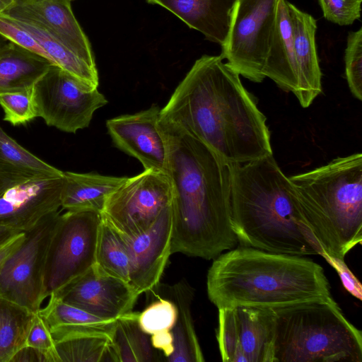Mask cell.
<instances>
[{
    "instance_id": "6da1fadb",
    "label": "cell",
    "mask_w": 362,
    "mask_h": 362,
    "mask_svg": "<svg viewBox=\"0 0 362 362\" xmlns=\"http://www.w3.org/2000/svg\"><path fill=\"white\" fill-rule=\"evenodd\" d=\"M160 119L202 141L226 162L273 155L267 118L221 55H203L177 86Z\"/></svg>"
},
{
    "instance_id": "7a4b0ae2",
    "label": "cell",
    "mask_w": 362,
    "mask_h": 362,
    "mask_svg": "<svg viewBox=\"0 0 362 362\" xmlns=\"http://www.w3.org/2000/svg\"><path fill=\"white\" fill-rule=\"evenodd\" d=\"M172 187L171 253L206 259L234 248L230 163L179 127L160 119Z\"/></svg>"
},
{
    "instance_id": "3957f363",
    "label": "cell",
    "mask_w": 362,
    "mask_h": 362,
    "mask_svg": "<svg viewBox=\"0 0 362 362\" xmlns=\"http://www.w3.org/2000/svg\"><path fill=\"white\" fill-rule=\"evenodd\" d=\"M324 269L305 256L239 246L219 255L206 277L209 300L218 308L276 310L331 297Z\"/></svg>"
},
{
    "instance_id": "277c9868",
    "label": "cell",
    "mask_w": 362,
    "mask_h": 362,
    "mask_svg": "<svg viewBox=\"0 0 362 362\" xmlns=\"http://www.w3.org/2000/svg\"><path fill=\"white\" fill-rule=\"evenodd\" d=\"M231 226L240 246L298 255L322 250L298 210L288 177L273 155L230 163Z\"/></svg>"
},
{
    "instance_id": "5b68a950",
    "label": "cell",
    "mask_w": 362,
    "mask_h": 362,
    "mask_svg": "<svg viewBox=\"0 0 362 362\" xmlns=\"http://www.w3.org/2000/svg\"><path fill=\"white\" fill-rule=\"evenodd\" d=\"M288 179L321 256L344 259L362 241V154L337 157Z\"/></svg>"
},
{
    "instance_id": "8992f818",
    "label": "cell",
    "mask_w": 362,
    "mask_h": 362,
    "mask_svg": "<svg viewBox=\"0 0 362 362\" xmlns=\"http://www.w3.org/2000/svg\"><path fill=\"white\" fill-rule=\"evenodd\" d=\"M274 311V362H362L361 332L332 296Z\"/></svg>"
},
{
    "instance_id": "52a82bcc",
    "label": "cell",
    "mask_w": 362,
    "mask_h": 362,
    "mask_svg": "<svg viewBox=\"0 0 362 362\" xmlns=\"http://www.w3.org/2000/svg\"><path fill=\"white\" fill-rule=\"evenodd\" d=\"M279 0H238L221 54L247 79L260 83L273 34Z\"/></svg>"
},
{
    "instance_id": "ba28073f",
    "label": "cell",
    "mask_w": 362,
    "mask_h": 362,
    "mask_svg": "<svg viewBox=\"0 0 362 362\" xmlns=\"http://www.w3.org/2000/svg\"><path fill=\"white\" fill-rule=\"evenodd\" d=\"M100 222L101 214L95 211L61 213L47 252L44 276L47 298L95 264Z\"/></svg>"
},
{
    "instance_id": "9c48e42d",
    "label": "cell",
    "mask_w": 362,
    "mask_h": 362,
    "mask_svg": "<svg viewBox=\"0 0 362 362\" xmlns=\"http://www.w3.org/2000/svg\"><path fill=\"white\" fill-rule=\"evenodd\" d=\"M33 96L37 117L74 134L88 127L95 111L107 103L97 87L54 64L33 86Z\"/></svg>"
},
{
    "instance_id": "30bf717a",
    "label": "cell",
    "mask_w": 362,
    "mask_h": 362,
    "mask_svg": "<svg viewBox=\"0 0 362 362\" xmlns=\"http://www.w3.org/2000/svg\"><path fill=\"white\" fill-rule=\"evenodd\" d=\"M61 211L42 218L0 269V296L37 313L47 298L44 276L47 252Z\"/></svg>"
},
{
    "instance_id": "8fae6325",
    "label": "cell",
    "mask_w": 362,
    "mask_h": 362,
    "mask_svg": "<svg viewBox=\"0 0 362 362\" xmlns=\"http://www.w3.org/2000/svg\"><path fill=\"white\" fill-rule=\"evenodd\" d=\"M168 174L151 170L127 177L107 198L101 216L126 237H134L156 221L171 204Z\"/></svg>"
},
{
    "instance_id": "7c38bea8",
    "label": "cell",
    "mask_w": 362,
    "mask_h": 362,
    "mask_svg": "<svg viewBox=\"0 0 362 362\" xmlns=\"http://www.w3.org/2000/svg\"><path fill=\"white\" fill-rule=\"evenodd\" d=\"M218 310L216 339L224 362H274L273 310L237 306Z\"/></svg>"
},
{
    "instance_id": "4fadbf2b",
    "label": "cell",
    "mask_w": 362,
    "mask_h": 362,
    "mask_svg": "<svg viewBox=\"0 0 362 362\" xmlns=\"http://www.w3.org/2000/svg\"><path fill=\"white\" fill-rule=\"evenodd\" d=\"M52 294L66 303L109 320L132 312L140 295L129 282L104 272L95 264Z\"/></svg>"
},
{
    "instance_id": "5bb4252c",
    "label": "cell",
    "mask_w": 362,
    "mask_h": 362,
    "mask_svg": "<svg viewBox=\"0 0 362 362\" xmlns=\"http://www.w3.org/2000/svg\"><path fill=\"white\" fill-rule=\"evenodd\" d=\"M160 111L153 104L135 114L107 119L106 127L114 145L139 160L144 170L168 174V147L159 125Z\"/></svg>"
},
{
    "instance_id": "9a60e30c",
    "label": "cell",
    "mask_w": 362,
    "mask_h": 362,
    "mask_svg": "<svg viewBox=\"0 0 362 362\" xmlns=\"http://www.w3.org/2000/svg\"><path fill=\"white\" fill-rule=\"evenodd\" d=\"M62 177L13 185L0 194V225L26 232L61 207Z\"/></svg>"
},
{
    "instance_id": "2e32d148",
    "label": "cell",
    "mask_w": 362,
    "mask_h": 362,
    "mask_svg": "<svg viewBox=\"0 0 362 362\" xmlns=\"http://www.w3.org/2000/svg\"><path fill=\"white\" fill-rule=\"evenodd\" d=\"M1 14L39 26L96 68L90 43L74 15L70 0H15Z\"/></svg>"
},
{
    "instance_id": "e0dca14e",
    "label": "cell",
    "mask_w": 362,
    "mask_h": 362,
    "mask_svg": "<svg viewBox=\"0 0 362 362\" xmlns=\"http://www.w3.org/2000/svg\"><path fill=\"white\" fill-rule=\"evenodd\" d=\"M129 256V283L139 294L159 283L171 253V205L165 208L156 221L144 233L124 236Z\"/></svg>"
},
{
    "instance_id": "ac0fdd59",
    "label": "cell",
    "mask_w": 362,
    "mask_h": 362,
    "mask_svg": "<svg viewBox=\"0 0 362 362\" xmlns=\"http://www.w3.org/2000/svg\"><path fill=\"white\" fill-rule=\"evenodd\" d=\"M299 76L300 105L306 108L322 92V72L317 57L316 20L287 1Z\"/></svg>"
},
{
    "instance_id": "d6986e66",
    "label": "cell",
    "mask_w": 362,
    "mask_h": 362,
    "mask_svg": "<svg viewBox=\"0 0 362 362\" xmlns=\"http://www.w3.org/2000/svg\"><path fill=\"white\" fill-rule=\"evenodd\" d=\"M263 74L281 89L299 95V76L286 0H279L276 21Z\"/></svg>"
},
{
    "instance_id": "ffe728a7",
    "label": "cell",
    "mask_w": 362,
    "mask_h": 362,
    "mask_svg": "<svg viewBox=\"0 0 362 362\" xmlns=\"http://www.w3.org/2000/svg\"><path fill=\"white\" fill-rule=\"evenodd\" d=\"M238 0H146L167 9L190 28L221 45L226 37L230 17Z\"/></svg>"
},
{
    "instance_id": "44dd1931",
    "label": "cell",
    "mask_w": 362,
    "mask_h": 362,
    "mask_svg": "<svg viewBox=\"0 0 362 362\" xmlns=\"http://www.w3.org/2000/svg\"><path fill=\"white\" fill-rule=\"evenodd\" d=\"M49 298L46 306L41 308L38 313L49 326L55 343L84 336L111 338L116 320H109L97 317L64 303L54 294Z\"/></svg>"
},
{
    "instance_id": "7402d4cb",
    "label": "cell",
    "mask_w": 362,
    "mask_h": 362,
    "mask_svg": "<svg viewBox=\"0 0 362 362\" xmlns=\"http://www.w3.org/2000/svg\"><path fill=\"white\" fill-rule=\"evenodd\" d=\"M127 178L96 173L64 172L61 207L68 211L101 214L108 197Z\"/></svg>"
},
{
    "instance_id": "603a6c76",
    "label": "cell",
    "mask_w": 362,
    "mask_h": 362,
    "mask_svg": "<svg viewBox=\"0 0 362 362\" xmlns=\"http://www.w3.org/2000/svg\"><path fill=\"white\" fill-rule=\"evenodd\" d=\"M52 64L10 40L0 47V94L33 88Z\"/></svg>"
},
{
    "instance_id": "cb8c5ba5",
    "label": "cell",
    "mask_w": 362,
    "mask_h": 362,
    "mask_svg": "<svg viewBox=\"0 0 362 362\" xmlns=\"http://www.w3.org/2000/svg\"><path fill=\"white\" fill-rule=\"evenodd\" d=\"M169 299L175 304L177 317L171 330L173 351L166 359L171 362H202L204 355L195 332L191 313L192 288L181 281L168 288Z\"/></svg>"
},
{
    "instance_id": "d4e9b609",
    "label": "cell",
    "mask_w": 362,
    "mask_h": 362,
    "mask_svg": "<svg viewBox=\"0 0 362 362\" xmlns=\"http://www.w3.org/2000/svg\"><path fill=\"white\" fill-rule=\"evenodd\" d=\"M64 172L41 160L6 133L0 126V178L22 183L62 177Z\"/></svg>"
},
{
    "instance_id": "484cf974",
    "label": "cell",
    "mask_w": 362,
    "mask_h": 362,
    "mask_svg": "<svg viewBox=\"0 0 362 362\" xmlns=\"http://www.w3.org/2000/svg\"><path fill=\"white\" fill-rule=\"evenodd\" d=\"M139 312H131L116 320L110 338L113 361L150 362L160 361L149 335L139 327Z\"/></svg>"
},
{
    "instance_id": "4316f807",
    "label": "cell",
    "mask_w": 362,
    "mask_h": 362,
    "mask_svg": "<svg viewBox=\"0 0 362 362\" xmlns=\"http://www.w3.org/2000/svg\"><path fill=\"white\" fill-rule=\"evenodd\" d=\"M35 313L0 296V362H11L25 346Z\"/></svg>"
},
{
    "instance_id": "83f0119b",
    "label": "cell",
    "mask_w": 362,
    "mask_h": 362,
    "mask_svg": "<svg viewBox=\"0 0 362 362\" xmlns=\"http://www.w3.org/2000/svg\"><path fill=\"white\" fill-rule=\"evenodd\" d=\"M95 264L104 272L129 281L130 261L124 237L101 216Z\"/></svg>"
},
{
    "instance_id": "f1b7e54d",
    "label": "cell",
    "mask_w": 362,
    "mask_h": 362,
    "mask_svg": "<svg viewBox=\"0 0 362 362\" xmlns=\"http://www.w3.org/2000/svg\"><path fill=\"white\" fill-rule=\"evenodd\" d=\"M110 339L105 336H84L56 343L61 362L113 361Z\"/></svg>"
},
{
    "instance_id": "f546056e",
    "label": "cell",
    "mask_w": 362,
    "mask_h": 362,
    "mask_svg": "<svg viewBox=\"0 0 362 362\" xmlns=\"http://www.w3.org/2000/svg\"><path fill=\"white\" fill-rule=\"evenodd\" d=\"M177 310L169 299L160 298L151 303L139 313L138 322L141 329L148 335L170 332L175 325Z\"/></svg>"
},
{
    "instance_id": "4dcf8cb0",
    "label": "cell",
    "mask_w": 362,
    "mask_h": 362,
    "mask_svg": "<svg viewBox=\"0 0 362 362\" xmlns=\"http://www.w3.org/2000/svg\"><path fill=\"white\" fill-rule=\"evenodd\" d=\"M4 120L13 126L28 123L37 117L33 88L29 90L0 94Z\"/></svg>"
},
{
    "instance_id": "1f68e13d",
    "label": "cell",
    "mask_w": 362,
    "mask_h": 362,
    "mask_svg": "<svg viewBox=\"0 0 362 362\" xmlns=\"http://www.w3.org/2000/svg\"><path fill=\"white\" fill-rule=\"evenodd\" d=\"M345 71L352 95L362 100V28L349 33L345 49Z\"/></svg>"
},
{
    "instance_id": "d6a6232c",
    "label": "cell",
    "mask_w": 362,
    "mask_h": 362,
    "mask_svg": "<svg viewBox=\"0 0 362 362\" xmlns=\"http://www.w3.org/2000/svg\"><path fill=\"white\" fill-rule=\"evenodd\" d=\"M25 346L36 350L45 362H61L49 326L38 312L34 314Z\"/></svg>"
},
{
    "instance_id": "836d02e7",
    "label": "cell",
    "mask_w": 362,
    "mask_h": 362,
    "mask_svg": "<svg viewBox=\"0 0 362 362\" xmlns=\"http://www.w3.org/2000/svg\"><path fill=\"white\" fill-rule=\"evenodd\" d=\"M324 17L340 25L352 24L361 16L362 0H318Z\"/></svg>"
},
{
    "instance_id": "e575fe53",
    "label": "cell",
    "mask_w": 362,
    "mask_h": 362,
    "mask_svg": "<svg viewBox=\"0 0 362 362\" xmlns=\"http://www.w3.org/2000/svg\"><path fill=\"white\" fill-rule=\"evenodd\" d=\"M326 261L337 271L344 287L355 298L362 299V287L360 281L349 269L344 259L322 256Z\"/></svg>"
},
{
    "instance_id": "d590c367",
    "label": "cell",
    "mask_w": 362,
    "mask_h": 362,
    "mask_svg": "<svg viewBox=\"0 0 362 362\" xmlns=\"http://www.w3.org/2000/svg\"><path fill=\"white\" fill-rule=\"evenodd\" d=\"M151 342L154 349L163 352L165 361L173 353V339L171 331L151 335Z\"/></svg>"
},
{
    "instance_id": "8d00e7d4",
    "label": "cell",
    "mask_w": 362,
    "mask_h": 362,
    "mask_svg": "<svg viewBox=\"0 0 362 362\" xmlns=\"http://www.w3.org/2000/svg\"><path fill=\"white\" fill-rule=\"evenodd\" d=\"M25 238V232H18L0 244V269L8 257L17 249Z\"/></svg>"
},
{
    "instance_id": "74e56055",
    "label": "cell",
    "mask_w": 362,
    "mask_h": 362,
    "mask_svg": "<svg viewBox=\"0 0 362 362\" xmlns=\"http://www.w3.org/2000/svg\"><path fill=\"white\" fill-rule=\"evenodd\" d=\"M15 361H45L44 358L33 348L25 346L19 350L12 358L11 362Z\"/></svg>"
},
{
    "instance_id": "f35d334b",
    "label": "cell",
    "mask_w": 362,
    "mask_h": 362,
    "mask_svg": "<svg viewBox=\"0 0 362 362\" xmlns=\"http://www.w3.org/2000/svg\"><path fill=\"white\" fill-rule=\"evenodd\" d=\"M16 233L18 232H16L7 226L0 225V244Z\"/></svg>"
},
{
    "instance_id": "ab89813d",
    "label": "cell",
    "mask_w": 362,
    "mask_h": 362,
    "mask_svg": "<svg viewBox=\"0 0 362 362\" xmlns=\"http://www.w3.org/2000/svg\"><path fill=\"white\" fill-rule=\"evenodd\" d=\"M16 185L12 182L0 178V194L9 187Z\"/></svg>"
},
{
    "instance_id": "60d3db41",
    "label": "cell",
    "mask_w": 362,
    "mask_h": 362,
    "mask_svg": "<svg viewBox=\"0 0 362 362\" xmlns=\"http://www.w3.org/2000/svg\"><path fill=\"white\" fill-rule=\"evenodd\" d=\"M15 0H0V13L6 10Z\"/></svg>"
},
{
    "instance_id": "b9f144b4",
    "label": "cell",
    "mask_w": 362,
    "mask_h": 362,
    "mask_svg": "<svg viewBox=\"0 0 362 362\" xmlns=\"http://www.w3.org/2000/svg\"><path fill=\"white\" fill-rule=\"evenodd\" d=\"M8 40L0 34V47Z\"/></svg>"
},
{
    "instance_id": "7bdbcfd3",
    "label": "cell",
    "mask_w": 362,
    "mask_h": 362,
    "mask_svg": "<svg viewBox=\"0 0 362 362\" xmlns=\"http://www.w3.org/2000/svg\"><path fill=\"white\" fill-rule=\"evenodd\" d=\"M70 1H72V0H70Z\"/></svg>"
}]
</instances>
